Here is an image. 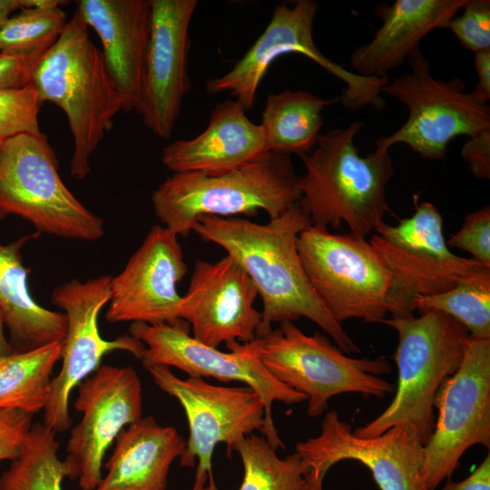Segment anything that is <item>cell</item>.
Masks as SVG:
<instances>
[{"label": "cell", "mask_w": 490, "mask_h": 490, "mask_svg": "<svg viewBox=\"0 0 490 490\" xmlns=\"http://www.w3.org/2000/svg\"><path fill=\"white\" fill-rule=\"evenodd\" d=\"M243 478L239 490H309V467L295 452L280 458L264 436L254 433L238 442Z\"/></svg>", "instance_id": "29"}, {"label": "cell", "mask_w": 490, "mask_h": 490, "mask_svg": "<svg viewBox=\"0 0 490 490\" xmlns=\"http://www.w3.org/2000/svg\"><path fill=\"white\" fill-rule=\"evenodd\" d=\"M55 432L41 423L32 426L28 439L0 478V490H63L62 482L73 472L58 457Z\"/></svg>", "instance_id": "28"}, {"label": "cell", "mask_w": 490, "mask_h": 490, "mask_svg": "<svg viewBox=\"0 0 490 490\" xmlns=\"http://www.w3.org/2000/svg\"><path fill=\"white\" fill-rule=\"evenodd\" d=\"M440 490H490V454L487 453L481 464L462 481L455 482L451 477L446 479Z\"/></svg>", "instance_id": "39"}, {"label": "cell", "mask_w": 490, "mask_h": 490, "mask_svg": "<svg viewBox=\"0 0 490 490\" xmlns=\"http://www.w3.org/2000/svg\"><path fill=\"white\" fill-rule=\"evenodd\" d=\"M361 128L356 121L319 134L315 149L299 156L305 168L298 179L299 201L311 225L338 230L345 222L350 233L366 237L391 212L386 187L392 158L381 149L361 156L354 144Z\"/></svg>", "instance_id": "2"}, {"label": "cell", "mask_w": 490, "mask_h": 490, "mask_svg": "<svg viewBox=\"0 0 490 490\" xmlns=\"http://www.w3.org/2000/svg\"><path fill=\"white\" fill-rule=\"evenodd\" d=\"M42 103L32 83L0 90V139L21 133L40 134L38 114Z\"/></svg>", "instance_id": "33"}, {"label": "cell", "mask_w": 490, "mask_h": 490, "mask_svg": "<svg viewBox=\"0 0 490 490\" xmlns=\"http://www.w3.org/2000/svg\"><path fill=\"white\" fill-rule=\"evenodd\" d=\"M46 135L21 133L0 145V216L16 215L50 235L93 241L103 220L83 205L58 173Z\"/></svg>", "instance_id": "7"}, {"label": "cell", "mask_w": 490, "mask_h": 490, "mask_svg": "<svg viewBox=\"0 0 490 490\" xmlns=\"http://www.w3.org/2000/svg\"><path fill=\"white\" fill-rule=\"evenodd\" d=\"M111 275L86 281L73 279L56 287L52 302L62 309L67 330L62 344V368L53 378L49 400L44 407V425L57 432L71 426L69 398L72 390L100 366L103 357L114 350H125L140 358L145 345L130 334L114 340L102 338L98 317L111 298Z\"/></svg>", "instance_id": "14"}, {"label": "cell", "mask_w": 490, "mask_h": 490, "mask_svg": "<svg viewBox=\"0 0 490 490\" xmlns=\"http://www.w3.org/2000/svg\"><path fill=\"white\" fill-rule=\"evenodd\" d=\"M423 447L409 424L361 438L332 410L325 415L320 434L297 443L295 452L309 467V490H323L326 474L343 460L366 466L380 490H427L421 476Z\"/></svg>", "instance_id": "15"}, {"label": "cell", "mask_w": 490, "mask_h": 490, "mask_svg": "<svg viewBox=\"0 0 490 490\" xmlns=\"http://www.w3.org/2000/svg\"><path fill=\"white\" fill-rule=\"evenodd\" d=\"M467 0H397L379 4L375 13L382 20L373 39L350 56V64L365 77L387 78L403 64L432 30L446 28Z\"/></svg>", "instance_id": "22"}, {"label": "cell", "mask_w": 490, "mask_h": 490, "mask_svg": "<svg viewBox=\"0 0 490 490\" xmlns=\"http://www.w3.org/2000/svg\"><path fill=\"white\" fill-rule=\"evenodd\" d=\"M477 83L474 93L484 103L490 100V50L475 53Z\"/></svg>", "instance_id": "40"}, {"label": "cell", "mask_w": 490, "mask_h": 490, "mask_svg": "<svg viewBox=\"0 0 490 490\" xmlns=\"http://www.w3.org/2000/svg\"><path fill=\"white\" fill-rule=\"evenodd\" d=\"M414 201L415 211L410 217L400 220L396 226L381 221L375 229L377 234L399 247L450 251L437 208L428 201L418 203L416 196Z\"/></svg>", "instance_id": "32"}, {"label": "cell", "mask_w": 490, "mask_h": 490, "mask_svg": "<svg viewBox=\"0 0 490 490\" xmlns=\"http://www.w3.org/2000/svg\"><path fill=\"white\" fill-rule=\"evenodd\" d=\"M3 141H4V139H0V145H1V143H2Z\"/></svg>", "instance_id": "44"}, {"label": "cell", "mask_w": 490, "mask_h": 490, "mask_svg": "<svg viewBox=\"0 0 490 490\" xmlns=\"http://www.w3.org/2000/svg\"><path fill=\"white\" fill-rule=\"evenodd\" d=\"M196 0H151V36L136 112L156 136L167 139L191 90L189 26Z\"/></svg>", "instance_id": "17"}, {"label": "cell", "mask_w": 490, "mask_h": 490, "mask_svg": "<svg viewBox=\"0 0 490 490\" xmlns=\"http://www.w3.org/2000/svg\"><path fill=\"white\" fill-rule=\"evenodd\" d=\"M461 155L476 179L490 178V130L470 137L463 145Z\"/></svg>", "instance_id": "38"}, {"label": "cell", "mask_w": 490, "mask_h": 490, "mask_svg": "<svg viewBox=\"0 0 490 490\" xmlns=\"http://www.w3.org/2000/svg\"><path fill=\"white\" fill-rule=\"evenodd\" d=\"M77 387L74 407L83 416L71 431L64 460L80 488L94 490L107 449L122 429L142 416V383L132 367L102 365Z\"/></svg>", "instance_id": "16"}, {"label": "cell", "mask_w": 490, "mask_h": 490, "mask_svg": "<svg viewBox=\"0 0 490 490\" xmlns=\"http://www.w3.org/2000/svg\"><path fill=\"white\" fill-rule=\"evenodd\" d=\"M246 113L235 99L216 104L201 133L162 148V164L173 173L219 174L270 153L261 126L252 122Z\"/></svg>", "instance_id": "21"}, {"label": "cell", "mask_w": 490, "mask_h": 490, "mask_svg": "<svg viewBox=\"0 0 490 490\" xmlns=\"http://www.w3.org/2000/svg\"><path fill=\"white\" fill-rule=\"evenodd\" d=\"M416 310L444 312L463 324L472 338H490V281L458 284L445 292L417 296Z\"/></svg>", "instance_id": "31"}, {"label": "cell", "mask_w": 490, "mask_h": 490, "mask_svg": "<svg viewBox=\"0 0 490 490\" xmlns=\"http://www.w3.org/2000/svg\"><path fill=\"white\" fill-rule=\"evenodd\" d=\"M88 28L76 8L56 43L41 57L31 83L42 102L56 104L67 117L74 140L70 173L79 181L91 172V156L122 110L102 51Z\"/></svg>", "instance_id": "3"}, {"label": "cell", "mask_w": 490, "mask_h": 490, "mask_svg": "<svg viewBox=\"0 0 490 490\" xmlns=\"http://www.w3.org/2000/svg\"><path fill=\"white\" fill-rule=\"evenodd\" d=\"M258 291L242 267L226 255L216 262L198 260L178 318L191 326L192 337L208 346L248 343L257 338L261 312L254 308Z\"/></svg>", "instance_id": "18"}, {"label": "cell", "mask_w": 490, "mask_h": 490, "mask_svg": "<svg viewBox=\"0 0 490 490\" xmlns=\"http://www.w3.org/2000/svg\"><path fill=\"white\" fill-rule=\"evenodd\" d=\"M5 323L4 316L0 309V357L13 353V349L9 344L4 332Z\"/></svg>", "instance_id": "43"}, {"label": "cell", "mask_w": 490, "mask_h": 490, "mask_svg": "<svg viewBox=\"0 0 490 490\" xmlns=\"http://www.w3.org/2000/svg\"><path fill=\"white\" fill-rule=\"evenodd\" d=\"M318 5L312 0H299L292 7L278 5L261 35L243 57L224 75L207 82L206 92L217 94L229 92L246 112L256 102L259 85L270 65L277 58L290 53L302 54L343 81L339 101L351 110L385 105L380 94L387 78L365 77L348 71L327 58L317 47L313 38V23Z\"/></svg>", "instance_id": "11"}, {"label": "cell", "mask_w": 490, "mask_h": 490, "mask_svg": "<svg viewBox=\"0 0 490 490\" xmlns=\"http://www.w3.org/2000/svg\"><path fill=\"white\" fill-rule=\"evenodd\" d=\"M187 270L178 236L152 226L121 273L112 277L106 320L174 323L181 300L176 285Z\"/></svg>", "instance_id": "19"}, {"label": "cell", "mask_w": 490, "mask_h": 490, "mask_svg": "<svg viewBox=\"0 0 490 490\" xmlns=\"http://www.w3.org/2000/svg\"><path fill=\"white\" fill-rule=\"evenodd\" d=\"M309 224V216L299 201L267 224L238 217L203 216L191 230L223 248L253 282L263 304L257 338L270 332L275 322L303 317L319 326L344 353H360L318 298L304 271L297 240Z\"/></svg>", "instance_id": "1"}, {"label": "cell", "mask_w": 490, "mask_h": 490, "mask_svg": "<svg viewBox=\"0 0 490 490\" xmlns=\"http://www.w3.org/2000/svg\"><path fill=\"white\" fill-rule=\"evenodd\" d=\"M62 344L53 342L25 352L0 357V409L36 414L52 390V372L61 359Z\"/></svg>", "instance_id": "27"}, {"label": "cell", "mask_w": 490, "mask_h": 490, "mask_svg": "<svg viewBox=\"0 0 490 490\" xmlns=\"http://www.w3.org/2000/svg\"><path fill=\"white\" fill-rule=\"evenodd\" d=\"M191 490H218L212 475H195L194 485Z\"/></svg>", "instance_id": "42"}, {"label": "cell", "mask_w": 490, "mask_h": 490, "mask_svg": "<svg viewBox=\"0 0 490 490\" xmlns=\"http://www.w3.org/2000/svg\"><path fill=\"white\" fill-rule=\"evenodd\" d=\"M105 464L107 475L94 490H166L170 467L186 441L172 426L142 416L121 430Z\"/></svg>", "instance_id": "24"}, {"label": "cell", "mask_w": 490, "mask_h": 490, "mask_svg": "<svg viewBox=\"0 0 490 490\" xmlns=\"http://www.w3.org/2000/svg\"><path fill=\"white\" fill-rule=\"evenodd\" d=\"M382 323L398 336L394 354L398 373L395 396L377 417L353 433L370 438L407 423L425 445L435 426L433 403L436 391L459 368L470 334L458 320L437 310L418 318H385Z\"/></svg>", "instance_id": "5"}, {"label": "cell", "mask_w": 490, "mask_h": 490, "mask_svg": "<svg viewBox=\"0 0 490 490\" xmlns=\"http://www.w3.org/2000/svg\"><path fill=\"white\" fill-rule=\"evenodd\" d=\"M258 358L266 369L288 387L308 397L307 413L321 416L328 400L343 393L383 398L396 385L379 377L391 371L385 357L355 358L325 335L309 336L293 322H281L254 339Z\"/></svg>", "instance_id": "6"}, {"label": "cell", "mask_w": 490, "mask_h": 490, "mask_svg": "<svg viewBox=\"0 0 490 490\" xmlns=\"http://www.w3.org/2000/svg\"><path fill=\"white\" fill-rule=\"evenodd\" d=\"M338 101L339 97L322 99L305 91L270 94L260 124L268 152L299 156L309 153L320 134L321 112Z\"/></svg>", "instance_id": "26"}, {"label": "cell", "mask_w": 490, "mask_h": 490, "mask_svg": "<svg viewBox=\"0 0 490 490\" xmlns=\"http://www.w3.org/2000/svg\"><path fill=\"white\" fill-rule=\"evenodd\" d=\"M40 59L37 56L0 54V90L30 84Z\"/></svg>", "instance_id": "37"}, {"label": "cell", "mask_w": 490, "mask_h": 490, "mask_svg": "<svg viewBox=\"0 0 490 490\" xmlns=\"http://www.w3.org/2000/svg\"><path fill=\"white\" fill-rule=\"evenodd\" d=\"M129 334L145 345L140 357L145 368L155 365L173 367L189 377L247 384L264 405L261 433L276 451L285 447L272 418L273 403L293 405L308 400V397L279 382L266 369L258 358L254 340L226 343L230 351L223 352L195 339L190 335L189 324L182 319L172 324L132 322Z\"/></svg>", "instance_id": "10"}, {"label": "cell", "mask_w": 490, "mask_h": 490, "mask_svg": "<svg viewBox=\"0 0 490 490\" xmlns=\"http://www.w3.org/2000/svg\"><path fill=\"white\" fill-rule=\"evenodd\" d=\"M446 244L467 251L471 259L490 267V207L467 214L460 230Z\"/></svg>", "instance_id": "35"}, {"label": "cell", "mask_w": 490, "mask_h": 490, "mask_svg": "<svg viewBox=\"0 0 490 490\" xmlns=\"http://www.w3.org/2000/svg\"><path fill=\"white\" fill-rule=\"evenodd\" d=\"M289 155L270 152L219 174L173 173L153 191L155 216L177 236L187 237L203 216H256L264 211L275 219L301 199Z\"/></svg>", "instance_id": "4"}, {"label": "cell", "mask_w": 490, "mask_h": 490, "mask_svg": "<svg viewBox=\"0 0 490 490\" xmlns=\"http://www.w3.org/2000/svg\"><path fill=\"white\" fill-rule=\"evenodd\" d=\"M155 385L175 397L184 409L190 435L180 466L194 467L195 475H211V458L218 444L226 445L231 457L234 446L264 426V405L247 387L215 386L202 377H176L168 367L146 368Z\"/></svg>", "instance_id": "13"}, {"label": "cell", "mask_w": 490, "mask_h": 490, "mask_svg": "<svg viewBox=\"0 0 490 490\" xmlns=\"http://www.w3.org/2000/svg\"><path fill=\"white\" fill-rule=\"evenodd\" d=\"M297 249L314 292L337 322L382 323L390 314L393 277L365 237L309 224Z\"/></svg>", "instance_id": "8"}, {"label": "cell", "mask_w": 490, "mask_h": 490, "mask_svg": "<svg viewBox=\"0 0 490 490\" xmlns=\"http://www.w3.org/2000/svg\"><path fill=\"white\" fill-rule=\"evenodd\" d=\"M33 415L17 409H0V461H14L30 434Z\"/></svg>", "instance_id": "36"}, {"label": "cell", "mask_w": 490, "mask_h": 490, "mask_svg": "<svg viewBox=\"0 0 490 490\" xmlns=\"http://www.w3.org/2000/svg\"><path fill=\"white\" fill-rule=\"evenodd\" d=\"M433 407L438 415L421 467L427 490L452 477L469 447H490V338L469 336L459 368L443 381Z\"/></svg>", "instance_id": "12"}, {"label": "cell", "mask_w": 490, "mask_h": 490, "mask_svg": "<svg viewBox=\"0 0 490 490\" xmlns=\"http://www.w3.org/2000/svg\"><path fill=\"white\" fill-rule=\"evenodd\" d=\"M26 240L0 242V309L14 352L33 350L53 342L63 344L67 330L65 314L38 305L28 291V271L20 252Z\"/></svg>", "instance_id": "25"}, {"label": "cell", "mask_w": 490, "mask_h": 490, "mask_svg": "<svg viewBox=\"0 0 490 490\" xmlns=\"http://www.w3.org/2000/svg\"><path fill=\"white\" fill-rule=\"evenodd\" d=\"M76 8L101 40L122 110L136 111L151 36V0H80Z\"/></svg>", "instance_id": "20"}, {"label": "cell", "mask_w": 490, "mask_h": 490, "mask_svg": "<svg viewBox=\"0 0 490 490\" xmlns=\"http://www.w3.org/2000/svg\"><path fill=\"white\" fill-rule=\"evenodd\" d=\"M461 10L446 28L466 49L474 53L490 50V1L467 0Z\"/></svg>", "instance_id": "34"}, {"label": "cell", "mask_w": 490, "mask_h": 490, "mask_svg": "<svg viewBox=\"0 0 490 490\" xmlns=\"http://www.w3.org/2000/svg\"><path fill=\"white\" fill-rule=\"evenodd\" d=\"M67 21L60 7H23L0 26V54L42 57L56 43Z\"/></svg>", "instance_id": "30"}, {"label": "cell", "mask_w": 490, "mask_h": 490, "mask_svg": "<svg viewBox=\"0 0 490 490\" xmlns=\"http://www.w3.org/2000/svg\"><path fill=\"white\" fill-rule=\"evenodd\" d=\"M23 7L22 0H0V26L14 11Z\"/></svg>", "instance_id": "41"}, {"label": "cell", "mask_w": 490, "mask_h": 490, "mask_svg": "<svg viewBox=\"0 0 490 490\" xmlns=\"http://www.w3.org/2000/svg\"><path fill=\"white\" fill-rule=\"evenodd\" d=\"M370 244L393 277L392 318L413 316L417 296L439 294L465 282L490 281V267L451 251L399 247L377 234Z\"/></svg>", "instance_id": "23"}, {"label": "cell", "mask_w": 490, "mask_h": 490, "mask_svg": "<svg viewBox=\"0 0 490 490\" xmlns=\"http://www.w3.org/2000/svg\"><path fill=\"white\" fill-rule=\"evenodd\" d=\"M410 72L382 88L408 110L406 122L395 132L376 141L377 149L405 143L422 158L441 160L450 141L490 130V107L474 92H466L460 78L438 80L420 49L407 59Z\"/></svg>", "instance_id": "9"}]
</instances>
